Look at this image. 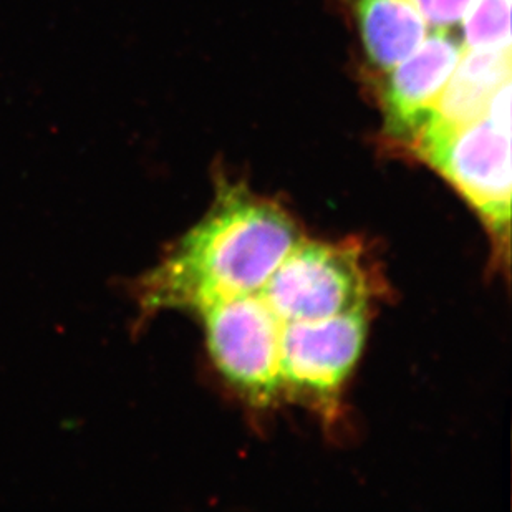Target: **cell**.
<instances>
[{"label":"cell","mask_w":512,"mask_h":512,"mask_svg":"<svg viewBox=\"0 0 512 512\" xmlns=\"http://www.w3.org/2000/svg\"><path fill=\"white\" fill-rule=\"evenodd\" d=\"M300 239L282 209L223 183L208 216L151 279V305L199 314L221 300L262 292Z\"/></svg>","instance_id":"cell-1"},{"label":"cell","mask_w":512,"mask_h":512,"mask_svg":"<svg viewBox=\"0 0 512 512\" xmlns=\"http://www.w3.org/2000/svg\"><path fill=\"white\" fill-rule=\"evenodd\" d=\"M416 155L450 181L496 236L508 239L511 221V82L471 125Z\"/></svg>","instance_id":"cell-2"},{"label":"cell","mask_w":512,"mask_h":512,"mask_svg":"<svg viewBox=\"0 0 512 512\" xmlns=\"http://www.w3.org/2000/svg\"><path fill=\"white\" fill-rule=\"evenodd\" d=\"M214 365L249 403L266 406L282 392V322L262 292L221 300L199 312Z\"/></svg>","instance_id":"cell-3"},{"label":"cell","mask_w":512,"mask_h":512,"mask_svg":"<svg viewBox=\"0 0 512 512\" xmlns=\"http://www.w3.org/2000/svg\"><path fill=\"white\" fill-rule=\"evenodd\" d=\"M262 295L284 324L330 319L365 309L367 274L353 247L300 239Z\"/></svg>","instance_id":"cell-4"},{"label":"cell","mask_w":512,"mask_h":512,"mask_svg":"<svg viewBox=\"0 0 512 512\" xmlns=\"http://www.w3.org/2000/svg\"><path fill=\"white\" fill-rule=\"evenodd\" d=\"M365 309L312 322H287L281 337V387L330 415L362 355Z\"/></svg>","instance_id":"cell-5"},{"label":"cell","mask_w":512,"mask_h":512,"mask_svg":"<svg viewBox=\"0 0 512 512\" xmlns=\"http://www.w3.org/2000/svg\"><path fill=\"white\" fill-rule=\"evenodd\" d=\"M463 50L458 37L438 29L387 72L382 108L387 131L393 138L406 145L415 135L455 72Z\"/></svg>","instance_id":"cell-6"},{"label":"cell","mask_w":512,"mask_h":512,"mask_svg":"<svg viewBox=\"0 0 512 512\" xmlns=\"http://www.w3.org/2000/svg\"><path fill=\"white\" fill-rule=\"evenodd\" d=\"M511 49H464L431 112L406 145L420 153L481 118L499 88L511 82Z\"/></svg>","instance_id":"cell-7"},{"label":"cell","mask_w":512,"mask_h":512,"mask_svg":"<svg viewBox=\"0 0 512 512\" xmlns=\"http://www.w3.org/2000/svg\"><path fill=\"white\" fill-rule=\"evenodd\" d=\"M368 62L387 73L425 40L428 24L415 0H352Z\"/></svg>","instance_id":"cell-8"},{"label":"cell","mask_w":512,"mask_h":512,"mask_svg":"<svg viewBox=\"0 0 512 512\" xmlns=\"http://www.w3.org/2000/svg\"><path fill=\"white\" fill-rule=\"evenodd\" d=\"M512 0H473L464 15V49L511 47Z\"/></svg>","instance_id":"cell-9"},{"label":"cell","mask_w":512,"mask_h":512,"mask_svg":"<svg viewBox=\"0 0 512 512\" xmlns=\"http://www.w3.org/2000/svg\"><path fill=\"white\" fill-rule=\"evenodd\" d=\"M473 0H415L426 24L446 29L459 24L468 12Z\"/></svg>","instance_id":"cell-10"}]
</instances>
